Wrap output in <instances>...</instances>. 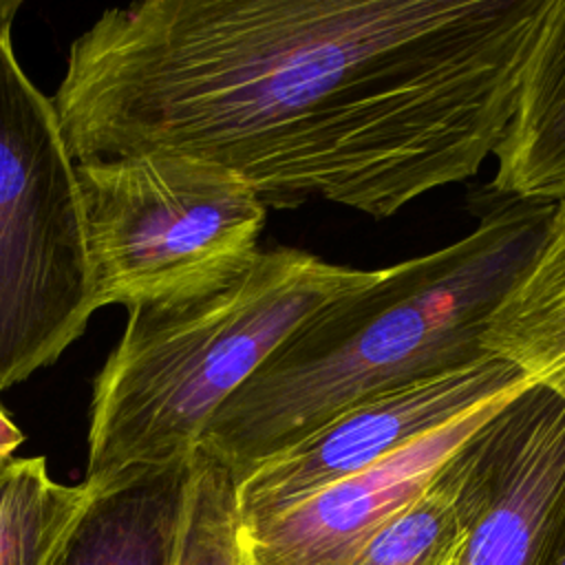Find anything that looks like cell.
<instances>
[{"label": "cell", "instance_id": "1", "mask_svg": "<svg viewBox=\"0 0 565 565\" xmlns=\"http://www.w3.org/2000/svg\"><path fill=\"white\" fill-rule=\"evenodd\" d=\"M550 4L143 0L75 38L53 106L75 163L185 157L386 218L481 170Z\"/></svg>", "mask_w": 565, "mask_h": 565}, {"label": "cell", "instance_id": "2", "mask_svg": "<svg viewBox=\"0 0 565 565\" xmlns=\"http://www.w3.org/2000/svg\"><path fill=\"white\" fill-rule=\"evenodd\" d=\"M554 207L492 194L459 241L380 267L294 331L214 413L199 448L241 479L369 395L488 355L486 322L536 254Z\"/></svg>", "mask_w": 565, "mask_h": 565}, {"label": "cell", "instance_id": "3", "mask_svg": "<svg viewBox=\"0 0 565 565\" xmlns=\"http://www.w3.org/2000/svg\"><path fill=\"white\" fill-rule=\"evenodd\" d=\"M377 274L271 249L214 289L130 307L93 382L84 483L190 459L214 413L294 331Z\"/></svg>", "mask_w": 565, "mask_h": 565}, {"label": "cell", "instance_id": "4", "mask_svg": "<svg viewBox=\"0 0 565 565\" xmlns=\"http://www.w3.org/2000/svg\"><path fill=\"white\" fill-rule=\"evenodd\" d=\"M18 7L0 2V395L57 362L95 313L75 161L15 57Z\"/></svg>", "mask_w": 565, "mask_h": 565}, {"label": "cell", "instance_id": "5", "mask_svg": "<svg viewBox=\"0 0 565 565\" xmlns=\"http://www.w3.org/2000/svg\"><path fill=\"white\" fill-rule=\"evenodd\" d=\"M93 311L194 296L258 254L267 207L223 168L141 154L75 163Z\"/></svg>", "mask_w": 565, "mask_h": 565}, {"label": "cell", "instance_id": "6", "mask_svg": "<svg viewBox=\"0 0 565 565\" xmlns=\"http://www.w3.org/2000/svg\"><path fill=\"white\" fill-rule=\"evenodd\" d=\"M470 508L459 565H558L565 554V404L527 384L452 455Z\"/></svg>", "mask_w": 565, "mask_h": 565}, {"label": "cell", "instance_id": "7", "mask_svg": "<svg viewBox=\"0 0 565 565\" xmlns=\"http://www.w3.org/2000/svg\"><path fill=\"white\" fill-rule=\"evenodd\" d=\"M527 384L532 382L510 364L483 355L466 366L369 395L236 479L238 521L254 523L280 514L459 415Z\"/></svg>", "mask_w": 565, "mask_h": 565}, {"label": "cell", "instance_id": "8", "mask_svg": "<svg viewBox=\"0 0 565 565\" xmlns=\"http://www.w3.org/2000/svg\"><path fill=\"white\" fill-rule=\"evenodd\" d=\"M516 393L501 395L459 415L280 514L254 523L238 521L243 563L347 565L362 543L426 490L459 446Z\"/></svg>", "mask_w": 565, "mask_h": 565}, {"label": "cell", "instance_id": "9", "mask_svg": "<svg viewBox=\"0 0 565 565\" xmlns=\"http://www.w3.org/2000/svg\"><path fill=\"white\" fill-rule=\"evenodd\" d=\"M192 457L90 488L93 497L53 565H174Z\"/></svg>", "mask_w": 565, "mask_h": 565}, {"label": "cell", "instance_id": "10", "mask_svg": "<svg viewBox=\"0 0 565 565\" xmlns=\"http://www.w3.org/2000/svg\"><path fill=\"white\" fill-rule=\"evenodd\" d=\"M490 190L530 203L565 199V0H552L494 148Z\"/></svg>", "mask_w": 565, "mask_h": 565}, {"label": "cell", "instance_id": "11", "mask_svg": "<svg viewBox=\"0 0 565 565\" xmlns=\"http://www.w3.org/2000/svg\"><path fill=\"white\" fill-rule=\"evenodd\" d=\"M481 349L565 404V199L530 265L492 309Z\"/></svg>", "mask_w": 565, "mask_h": 565}, {"label": "cell", "instance_id": "12", "mask_svg": "<svg viewBox=\"0 0 565 565\" xmlns=\"http://www.w3.org/2000/svg\"><path fill=\"white\" fill-rule=\"evenodd\" d=\"M90 497L53 481L44 457L0 459V565H53Z\"/></svg>", "mask_w": 565, "mask_h": 565}, {"label": "cell", "instance_id": "13", "mask_svg": "<svg viewBox=\"0 0 565 565\" xmlns=\"http://www.w3.org/2000/svg\"><path fill=\"white\" fill-rule=\"evenodd\" d=\"M470 508L452 457L411 503L384 521L347 565H459Z\"/></svg>", "mask_w": 565, "mask_h": 565}, {"label": "cell", "instance_id": "14", "mask_svg": "<svg viewBox=\"0 0 565 565\" xmlns=\"http://www.w3.org/2000/svg\"><path fill=\"white\" fill-rule=\"evenodd\" d=\"M177 565H245L236 512V479L212 455L192 457Z\"/></svg>", "mask_w": 565, "mask_h": 565}, {"label": "cell", "instance_id": "15", "mask_svg": "<svg viewBox=\"0 0 565 565\" xmlns=\"http://www.w3.org/2000/svg\"><path fill=\"white\" fill-rule=\"evenodd\" d=\"M24 441L22 430L9 419V415L0 408V459L13 457V450L20 448Z\"/></svg>", "mask_w": 565, "mask_h": 565}, {"label": "cell", "instance_id": "16", "mask_svg": "<svg viewBox=\"0 0 565 565\" xmlns=\"http://www.w3.org/2000/svg\"><path fill=\"white\" fill-rule=\"evenodd\" d=\"M558 565H565V554L561 556V561H558Z\"/></svg>", "mask_w": 565, "mask_h": 565}, {"label": "cell", "instance_id": "17", "mask_svg": "<svg viewBox=\"0 0 565 565\" xmlns=\"http://www.w3.org/2000/svg\"><path fill=\"white\" fill-rule=\"evenodd\" d=\"M174 565H177V563H174Z\"/></svg>", "mask_w": 565, "mask_h": 565}]
</instances>
